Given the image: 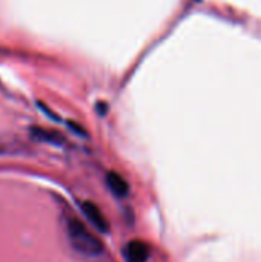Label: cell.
<instances>
[{"label":"cell","mask_w":261,"mask_h":262,"mask_svg":"<svg viewBox=\"0 0 261 262\" xmlns=\"http://www.w3.org/2000/svg\"><path fill=\"white\" fill-rule=\"evenodd\" d=\"M32 135L42 141H46V143H52V144H62L65 141V138L58 134V132H54V130H45V129H40V127H32Z\"/></svg>","instance_id":"5"},{"label":"cell","mask_w":261,"mask_h":262,"mask_svg":"<svg viewBox=\"0 0 261 262\" xmlns=\"http://www.w3.org/2000/svg\"><path fill=\"white\" fill-rule=\"evenodd\" d=\"M125 256L128 262H146L149 258V247L145 241H131L125 249Z\"/></svg>","instance_id":"3"},{"label":"cell","mask_w":261,"mask_h":262,"mask_svg":"<svg viewBox=\"0 0 261 262\" xmlns=\"http://www.w3.org/2000/svg\"><path fill=\"white\" fill-rule=\"evenodd\" d=\"M82 210H83V213L86 215V218L91 221V224H92L97 230H100V232H103V233H106V232L109 230V223H108V220L105 218V215L100 212V209H98L94 203H89V201L83 203V204H82Z\"/></svg>","instance_id":"2"},{"label":"cell","mask_w":261,"mask_h":262,"mask_svg":"<svg viewBox=\"0 0 261 262\" xmlns=\"http://www.w3.org/2000/svg\"><path fill=\"white\" fill-rule=\"evenodd\" d=\"M68 236L72 249L85 256H100L103 252V244L100 239L92 235L77 218H71L68 221Z\"/></svg>","instance_id":"1"},{"label":"cell","mask_w":261,"mask_h":262,"mask_svg":"<svg viewBox=\"0 0 261 262\" xmlns=\"http://www.w3.org/2000/svg\"><path fill=\"white\" fill-rule=\"evenodd\" d=\"M106 183L111 189V192L115 196H126L129 192V186L125 181V178L122 175H118L117 172H109L106 175Z\"/></svg>","instance_id":"4"},{"label":"cell","mask_w":261,"mask_h":262,"mask_svg":"<svg viewBox=\"0 0 261 262\" xmlns=\"http://www.w3.org/2000/svg\"><path fill=\"white\" fill-rule=\"evenodd\" d=\"M68 126H69L74 132H77L80 137H86V130H85L83 127H80L78 124H75L74 121H68Z\"/></svg>","instance_id":"6"}]
</instances>
